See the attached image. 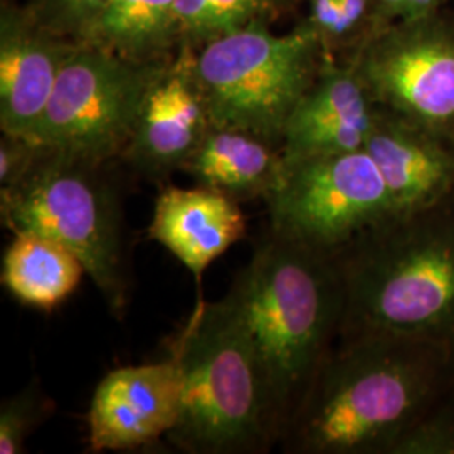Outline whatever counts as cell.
<instances>
[{
	"label": "cell",
	"mask_w": 454,
	"mask_h": 454,
	"mask_svg": "<svg viewBox=\"0 0 454 454\" xmlns=\"http://www.w3.org/2000/svg\"><path fill=\"white\" fill-rule=\"evenodd\" d=\"M41 145L2 133L0 140V189L20 179L33 165Z\"/></svg>",
	"instance_id": "cell-23"
},
{
	"label": "cell",
	"mask_w": 454,
	"mask_h": 454,
	"mask_svg": "<svg viewBox=\"0 0 454 454\" xmlns=\"http://www.w3.org/2000/svg\"><path fill=\"white\" fill-rule=\"evenodd\" d=\"M264 204L273 234L325 254L395 214L387 184L365 150L285 160Z\"/></svg>",
	"instance_id": "cell-8"
},
{
	"label": "cell",
	"mask_w": 454,
	"mask_h": 454,
	"mask_svg": "<svg viewBox=\"0 0 454 454\" xmlns=\"http://www.w3.org/2000/svg\"><path fill=\"white\" fill-rule=\"evenodd\" d=\"M39 17L4 11L0 20V129L37 144L51 97L73 44Z\"/></svg>",
	"instance_id": "cell-12"
},
{
	"label": "cell",
	"mask_w": 454,
	"mask_h": 454,
	"mask_svg": "<svg viewBox=\"0 0 454 454\" xmlns=\"http://www.w3.org/2000/svg\"><path fill=\"white\" fill-rule=\"evenodd\" d=\"M244 236L246 217L234 199L200 185L160 187L148 238L170 251L197 283L212 262Z\"/></svg>",
	"instance_id": "cell-15"
},
{
	"label": "cell",
	"mask_w": 454,
	"mask_h": 454,
	"mask_svg": "<svg viewBox=\"0 0 454 454\" xmlns=\"http://www.w3.org/2000/svg\"><path fill=\"white\" fill-rule=\"evenodd\" d=\"M159 63H138L90 41L73 44L37 144L91 162L121 159Z\"/></svg>",
	"instance_id": "cell-7"
},
{
	"label": "cell",
	"mask_w": 454,
	"mask_h": 454,
	"mask_svg": "<svg viewBox=\"0 0 454 454\" xmlns=\"http://www.w3.org/2000/svg\"><path fill=\"white\" fill-rule=\"evenodd\" d=\"M170 356L182 373L179 421L167 436L182 453L261 454L281 422L258 348L232 296L199 300Z\"/></svg>",
	"instance_id": "cell-4"
},
{
	"label": "cell",
	"mask_w": 454,
	"mask_h": 454,
	"mask_svg": "<svg viewBox=\"0 0 454 454\" xmlns=\"http://www.w3.org/2000/svg\"><path fill=\"white\" fill-rule=\"evenodd\" d=\"M454 380V358L395 335L340 337L279 441L290 454H390Z\"/></svg>",
	"instance_id": "cell-1"
},
{
	"label": "cell",
	"mask_w": 454,
	"mask_h": 454,
	"mask_svg": "<svg viewBox=\"0 0 454 454\" xmlns=\"http://www.w3.org/2000/svg\"><path fill=\"white\" fill-rule=\"evenodd\" d=\"M108 0H39V17L58 34H71L82 41Z\"/></svg>",
	"instance_id": "cell-22"
},
{
	"label": "cell",
	"mask_w": 454,
	"mask_h": 454,
	"mask_svg": "<svg viewBox=\"0 0 454 454\" xmlns=\"http://www.w3.org/2000/svg\"><path fill=\"white\" fill-rule=\"evenodd\" d=\"M211 125L192 76L191 52L185 51L179 61L159 66L121 160L142 179L162 187L184 168Z\"/></svg>",
	"instance_id": "cell-11"
},
{
	"label": "cell",
	"mask_w": 454,
	"mask_h": 454,
	"mask_svg": "<svg viewBox=\"0 0 454 454\" xmlns=\"http://www.w3.org/2000/svg\"><path fill=\"white\" fill-rule=\"evenodd\" d=\"M377 114L379 106L354 67H326L300 98L285 125V160L364 150Z\"/></svg>",
	"instance_id": "cell-13"
},
{
	"label": "cell",
	"mask_w": 454,
	"mask_h": 454,
	"mask_svg": "<svg viewBox=\"0 0 454 454\" xmlns=\"http://www.w3.org/2000/svg\"><path fill=\"white\" fill-rule=\"evenodd\" d=\"M330 256L343 293L339 339L395 335L454 358V192L390 215Z\"/></svg>",
	"instance_id": "cell-2"
},
{
	"label": "cell",
	"mask_w": 454,
	"mask_h": 454,
	"mask_svg": "<svg viewBox=\"0 0 454 454\" xmlns=\"http://www.w3.org/2000/svg\"><path fill=\"white\" fill-rule=\"evenodd\" d=\"M227 293L258 348L283 438L340 335L343 293L335 262L268 229Z\"/></svg>",
	"instance_id": "cell-3"
},
{
	"label": "cell",
	"mask_w": 454,
	"mask_h": 454,
	"mask_svg": "<svg viewBox=\"0 0 454 454\" xmlns=\"http://www.w3.org/2000/svg\"><path fill=\"white\" fill-rule=\"evenodd\" d=\"M54 403L33 380L0 406V454H20L39 424L54 412Z\"/></svg>",
	"instance_id": "cell-21"
},
{
	"label": "cell",
	"mask_w": 454,
	"mask_h": 454,
	"mask_svg": "<svg viewBox=\"0 0 454 454\" xmlns=\"http://www.w3.org/2000/svg\"><path fill=\"white\" fill-rule=\"evenodd\" d=\"M108 163L41 145L29 170L0 189L2 226L67 246L106 307L121 318L130 303V268L120 189Z\"/></svg>",
	"instance_id": "cell-5"
},
{
	"label": "cell",
	"mask_w": 454,
	"mask_h": 454,
	"mask_svg": "<svg viewBox=\"0 0 454 454\" xmlns=\"http://www.w3.org/2000/svg\"><path fill=\"white\" fill-rule=\"evenodd\" d=\"M86 268L65 244L35 232H16L2 258V285L33 309L59 307L78 290Z\"/></svg>",
	"instance_id": "cell-17"
},
{
	"label": "cell",
	"mask_w": 454,
	"mask_h": 454,
	"mask_svg": "<svg viewBox=\"0 0 454 454\" xmlns=\"http://www.w3.org/2000/svg\"><path fill=\"white\" fill-rule=\"evenodd\" d=\"M313 22L320 31L339 35L337 0H313Z\"/></svg>",
	"instance_id": "cell-24"
},
{
	"label": "cell",
	"mask_w": 454,
	"mask_h": 454,
	"mask_svg": "<svg viewBox=\"0 0 454 454\" xmlns=\"http://www.w3.org/2000/svg\"><path fill=\"white\" fill-rule=\"evenodd\" d=\"M390 454H454V380L407 427Z\"/></svg>",
	"instance_id": "cell-20"
},
{
	"label": "cell",
	"mask_w": 454,
	"mask_h": 454,
	"mask_svg": "<svg viewBox=\"0 0 454 454\" xmlns=\"http://www.w3.org/2000/svg\"><path fill=\"white\" fill-rule=\"evenodd\" d=\"M182 390L179 364L172 356L106 373L88 409L90 450L131 451L167 438L179 421Z\"/></svg>",
	"instance_id": "cell-10"
},
{
	"label": "cell",
	"mask_w": 454,
	"mask_h": 454,
	"mask_svg": "<svg viewBox=\"0 0 454 454\" xmlns=\"http://www.w3.org/2000/svg\"><path fill=\"white\" fill-rule=\"evenodd\" d=\"M283 168L281 146L247 131L211 125L182 172L189 174L195 185L241 204L264 200L279 184Z\"/></svg>",
	"instance_id": "cell-16"
},
{
	"label": "cell",
	"mask_w": 454,
	"mask_h": 454,
	"mask_svg": "<svg viewBox=\"0 0 454 454\" xmlns=\"http://www.w3.org/2000/svg\"><path fill=\"white\" fill-rule=\"evenodd\" d=\"M176 37V0H108L82 41L131 61L159 63Z\"/></svg>",
	"instance_id": "cell-18"
},
{
	"label": "cell",
	"mask_w": 454,
	"mask_h": 454,
	"mask_svg": "<svg viewBox=\"0 0 454 454\" xmlns=\"http://www.w3.org/2000/svg\"><path fill=\"white\" fill-rule=\"evenodd\" d=\"M315 51V31L275 35L264 24L202 44L191 69L212 125L281 146L290 114L317 78Z\"/></svg>",
	"instance_id": "cell-6"
},
{
	"label": "cell",
	"mask_w": 454,
	"mask_h": 454,
	"mask_svg": "<svg viewBox=\"0 0 454 454\" xmlns=\"http://www.w3.org/2000/svg\"><path fill=\"white\" fill-rule=\"evenodd\" d=\"M354 69L377 106L454 138V44L433 35L392 39Z\"/></svg>",
	"instance_id": "cell-9"
},
{
	"label": "cell",
	"mask_w": 454,
	"mask_h": 454,
	"mask_svg": "<svg viewBox=\"0 0 454 454\" xmlns=\"http://www.w3.org/2000/svg\"><path fill=\"white\" fill-rule=\"evenodd\" d=\"M367 0H337L339 7V35L350 31L365 12Z\"/></svg>",
	"instance_id": "cell-25"
},
{
	"label": "cell",
	"mask_w": 454,
	"mask_h": 454,
	"mask_svg": "<svg viewBox=\"0 0 454 454\" xmlns=\"http://www.w3.org/2000/svg\"><path fill=\"white\" fill-rule=\"evenodd\" d=\"M276 0H176L180 37L209 43L254 24H264Z\"/></svg>",
	"instance_id": "cell-19"
},
{
	"label": "cell",
	"mask_w": 454,
	"mask_h": 454,
	"mask_svg": "<svg viewBox=\"0 0 454 454\" xmlns=\"http://www.w3.org/2000/svg\"><path fill=\"white\" fill-rule=\"evenodd\" d=\"M364 150L386 180L395 214L419 211L454 192V138L379 106Z\"/></svg>",
	"instance_id": "cell-14"
}]
</instances>
